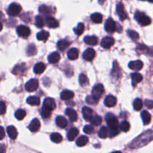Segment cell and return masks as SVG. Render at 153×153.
I'll use <instances>...</instances> for the list:
<instances>
[{
	"instance_id": "1",
	"label": "cell",
	"mask_w": 153,
	"mask_h": 153,
	"mask_svg": "<svg viewBox=\"0 0 153 153\" xmlns=\"http://www.w3.org/2000/svg\"><path fill=\"white\" fill-rule=\"evenodd\" d=\"M153 140V131L147 130L136 137L129 145L131 149H139L147 145Z\"/></svg>"
},
{
	"instance_id": "2",
	"label": "cell",
	"mask_w": 153,
	"mask_h": 153,
	"mask_svg": "<svg viewBox=\"0 0 153 153\" xmlns=\"http://www.w3.org/2000/svg\"><path fill=\"white\" fill-rule=\"evenodd\" d=\"M134 19L138 22L142 26H146L151 23V19L148 16H146L144 13L140 11H137L134 13Z\"/></svg>"
},
{
	"instance_id": "3",
	"label": "cell",
	"mask_w": 153,
	"mask_h": 153,
	"mask_svg": "<svg viewBox=\"0 0 153 153\" xmlns=\"http://www.w3.org/2000/svg\"><path fill=\"white\" fill-rule=\"evenodd\" d=\"M105 120L108 126L109 129H118V120L114 114L108 113L105 116Z\"/></svg>"
},
{
	"instance_id": "4",
	"label": "cell",
	"mask_w": 153,
	"mask_h": 153,
	"mask_svg": "<svg viewBox=\"0 0 153 153\" xmlns=\"http://www.w3.org/2000/svg\"><path fill=\"white\" fill-rule=\"evenodd\" d=\"M22 10V7L19 5V4H16V3H12L9 5L8 8H7V13H8L9 16H16L19 14V13Z\"/></svg>"
},
{
	"instance_id": "5",
	"label": "cell",
	"mask_w": 153,
	"mask_h": 153,
	"mask_svg": "<svg viewBox=\"0 0 153 153\" xmlns=\"http://www.w3.org/2000/svg\"><path fill=\"white\" fill-rule=\"evenodd\" d=\"M103 92H104V87H103V85L102 84H98V85L94 86V88H93L92 96L98 101L101 98Z\"/></svg>"
},
{
	"instance_id": "6",
	"label": "cell",
	"mask_w": 153,
	"mask_h": 153,
	"mask_svg": "<svg viewBox=\"0 0 153 153\" xmlns=\"http://www.w3.org/2000/svg\"><path fill=\"white\" fill-rule=\"evenodd\" d=\"M39 85L38 80L36 79H32L31 80L28 81L26 84H25V90L28 92H34L37 89Z\"/></svg>"
},
{
	"instance_id": "7",
	"label": "cell",
	"mask_w": 153,
	"mask_h": 153,
	"mask_svg": "<svg viewBox=\"0 0 153 153\" xmlns=\"http://www.w3.org/2000/svg\"><path fill=\"white\" fill-rule=\"evenodd\" d=\"M105 29L107 32L110 33V34L114 32L117 30V24L112 18H108L106 20L105 25Z\"/></svg>"
},
{
	"instance_id": "8",
	"label": "cell",
	"mask_w": 153,
	"mask_h": 153,
	"mask_svg": "<svg viewBox=\"0 0 153 153\" xmlns=\"http://www.w3.org/2000/svg\"><path fill=\"white\" fill-rule=\"evenodd\" d=\"M16 32L19 37L25 38L30 35L31 31H30V28L25 25H19L16 28Z\"/></svg>"
},
{
	"instance_id": "9",
	"label": "cell",
	"mask_w": 153,
	"mask_h": 153,
	"mask_svg": "<svg viewBox=\"0 0 153 153\" xmlns=\"http://www.w3.org/2000/svg\"><path fill=\"white\" fill-rule=\"evenodd\" d=\"M117 13L118 16H119L120 19L121 20H125V19H126L128 18V14L125 11L123 4L121 2L118 3L117 5Z\"/></svg>"
},
{
	"instance_id": "10",
	"label": "cell",
	"mask_w": 153,
	"mask_h": 153,
	"mask_svg": "<svg viewBox=\"0 0 153 153\" xmlns=\"http://www.w3.org/2000/svg\"><path fill=\"white\" fill-rule=\"evenodd\" d=\"M111 76L115 80H117V79H120L121 76V70L120 68L119 67V64H117V61H114V62L113 65V69L111 70Z\"/></svg>"
},
{
	"instance_id": "11",
	"label": "cell",
	"mask_w": 153,
	"mask_h": 153,
	"mask_svg": "<svg viewBox=\"0 0 153 153\" xmlns=\"http://www.w3.org/2000/svg\"><path fill=\"white\" fill-rule=\"evenodd\" d=\"M114 44V39L111 37H105L102 40L101 46L104 49H109Z\"/></svg>"
},
{
	"instance_id": "12",
	"label": "cell",
	"mask_w": 153,
	"mask_h": 153,
	"mask_svg": "<svg viewBox=\"0 0 153 153\" xmlns=\"http://www.w3.org/2000/svg\"><path fill=\"white\" fill-rule=\"evenodd\" d=\"M143 67V64L141 61L140 60H137V61H131L128 64V67H129L131 70H134V71H139V70H141Z\"/></svg>"
},
{
	"instance_id": "13",
	"label": "cell",
	"mask_w": 153,
	"mask_h": 153,
	"mask_svg": "<svg viewBox=\"0 0 153 153\" xmlns=\"http://www.w3.org/2000/svg\"><path fill=\"white\" fill-rule=\"evenodd\" d=\"M117 102V98L114 96L108 95L105 97V99L104 103L107 107L111 108L116 105Z\"/></svg>"
},
{
	"instance_id": "14",
	"label": "cell",
	"mask_w": 153,
	"mask_h": 153,
	"mask_svg": "<svg viewBox=\"0 0 153 153\" xmlns=\"http://www.w3.org/2000/svg\"><path fill=\"white\" fill-rule=\"evenodd\" d=\"M96 52L94 51V49H93L92 48H89V49H86V50L83 53V58L86 61H91V60L94 59V58L95 57Z\"/></svg>"
},
{
	"instance_id": "15",
	"label": "cell",
	"mask_w": 153,
	"mask_h": 153,
	"mask_svg": "<svg viewBox=\"0 0 153 153\" xmlns=\"http://www.w3.org/2000/svg\"><path fill=\"white\" fill-rule=\"evenodd\" d=\"M40 128V123L38 119H34L30 123L28 128L30 129V131H32V132H37L39 131Z\"/></svg>"
},
{
	"instance_id": "16",
	"label": "cell",
	"mask_w": 153,
	"mask_h": 153,
	"mask_svg": "<svg viewBox=\"0 0 153 153\" xmlns=\"http://www.w3.org/2000/svg\"><path fill=\"white\" fill-rule=\"evenodd\" d=\"M26 70V66H25V64H18V65H16L14 67H13V70H12V73L15 75H21L23 74L24 72Z\"/></svg>"
},
{
	"instance_id": "17",
	"label": "cell",
	"mask_w": 153,
	"mask_h": 153,
	"mask_svg": "<svg viewBox=\"0 0 153 153\" xmlns=\"http://www.w3.org/2000/svg\"><path fill=\"white\" fill-rule=\"evenodd\" d=\"M46 23L48 27L49 28H57L59 25V22L56 19H55L52 16H47L46 19Z\"/></svg>"
},
{
	"instance_id": "18",
	"label": "cell",
	"mask_w": 153,
	"mask_h": 153,
	"mask_svg": "<svg viewBox=\"0 0 153 153\" xmlns=\"http://www.w3.org/2000/svg\"><path fill=\"white\" fill-rule=\"evenodd\" d=\"M65 113L66 115L68 117L69 119H70V121H72V122H76L78 120V114L74 109L67 108V110H66Z\"/></svg>"
},
{
	"instance_id": "19",
	"label": "cell",
	"mask_w": 153,
	"mask_h": 153,
	"mask_svg": "<svg viewBox=\"0 0 153 153\" xmlns=\"http://www.w3.org/2000/svg\"><path fill=\"white\" fill-rule=\"evenodd\" d=\"M82 114H83L84 118L87 121H91V120L94 117L93 116V110L88 107H84L82 108Z\"/></svg>"
},
{
	"instance_id": "20",
	"label": "cell",
	"mask_w": 153,
	"mask_h": 153,
	"mask_svg": "<svg viewBox=\"0 0 153 153\" xmlns=\"http://www.w3.org/2000/svg\"><path fill=\"white\" fill-rule=\"evenodd\" d=\"M43 106L52 111L56 107V103L52 98H46L43 101Z\"/></svg>"
},
{
	"instance_id": "21",
	"label": "cell",
	"mask_w": 153,
	"mask_h": 153,
	"mask_svg": "<svg viewBox=\"0 0 153 153\" xmlns=\"http://www.w3.org/2000/svg\"><path fill=\"white\" fill-rule=\"evenodd\" d=\"M84 41L88 45L95 46L98 43V38L96 36H86L84 38Z\"/></svg>"
},
{
	"instance_id": "22",
	"label": "cell",
	"mask_w": 153,
	"mask_h": 153,
	"mask_svg": "<svg viewBox=\"0 0 153 153\" xmlns=\"http://www.w3.org/2000/svg\"><path fill=\"white\" fill-rule=\"evenodd\" d=\"M7 134H8L9 137H10V139H12V140H14V139H16V137H17V130H16V128H15L14 126H10L7 127Z\"/></svg>"
},
{
	"instance_id": "23",
	"label": "cell",
	"mask_w": 153,
	"mask_h": 153,
	"mask_svg": "<svg viewBox=\"0 0 153 153\" xmlns=\"http://www.w3.org/2000/svg\"><path fill=\"white\" fill-rule=\"evenodd\" d=\"M57 126L60 128H65L67 125V120L63 116H58L55 120Z\"/></svg>"
},
{
	"instance_id": "24",
	"label": "cell",
	"mask_w": 153,
	"mask_h": 153,
	"mask_svg": "<svg viewBox=\"0 0 153 153\" xmlns=\"http://www.w3.org/2000/svg\"><path fill=\"white\" fill-rule=\"evenodd\" d=\"M67 57H68L69 59L70 60H76L79 57V50L76 48H72L67 52Z\"/></svg>"
},
{
	"instance_id": "25",
	"label": "cell",
	"mask_w": 153,
	"mask_h": 153,
	"mask_svg": "<svg viewBox=\"0 0 153 153\" xmlns=\"http://www.w3.org/2000/svg\"><path fill=\"white\" fill-rule=\"evenodd\" d=\"M74 97V94L73 91H69V90H65L62 91L61 94V98L63 100H70Z\"/></svg>"
},
{
	"instance_id": "26",
	"label": "cell",
	"mask_w": 153,
	"mask_h": 153,
	"mask_svg": "<svg viewBox=\"0 0 153 153\" xmlns=\"http://www.w3.org/2000/svg\"><path fill=\"white\" fill-rule=\"evenodd\" d=\"M60 60V54L57 52H54L51 53L48 57V61L51 64H56Z\"/></svg>"
},
{
	"instance_id": "27",
	"label": "cell",
	"mask_w": 153,
	"mask_h": 153,
	"mask_svg": "<svg viewBox=\"0 0 153 153\" xmlns=\"http://www.w3.org/2000/svg\"><path fill=\"white\" fill-rule=\"evenodd\" d=\"M46 70V65L43 63H37L34 67V72L36 74H41Z\"/></svg>"
},
{
	"instance_id": "28",
	"label": "cell",
	"mask_w": 153,
	"mask_h": 153,
	"mask_svg": "<svg viewBox=\"0 0 153 153\" xmlns=\"http://www.w3.org/2000/svg\"><path fill=\"white\" fill-rule=\"evenodd\" d=\"M140 116H141L142 120H143L144 125H148V124L151 122V115L147 111H143L141 112Z\"/></svg>"
},
{
	"instance_id": "29",
	"label": "cell",
	"mask_w": 153,
	"mask_h": 153,
	"mask_svg": "<svg viewBox=\"0 0 153 153\" xmlns=\"http://www.w3.org/2000/svg\"><path fill=\"white\" fill-rule=\"evenodd\" d=\"M78 134H79V129L76 128H73L67 132V138L70 141H73Z\"/></svg>"
},
{
	"instance_id": "30",
	"label": "cell",
	"mask_w": 153,
	"mask_h": 153,
	"mask_svg": "<svg viewBox=\"0 0 153 153\" xmlns=\"http://www.w3.org/2000/svg\"><path fill=\"white\" fill-rule=\"evenodd\" d=\"M131 80H132L133 86H135L137 84L140 83L143 80V76L140 73H132L131 74Z\"/></svg>"
},
{
	"instance_id": "31",
	"label": "cell",
	"mask_w": 153,
	"mask_h": 153,
	"mask_svg": "<svg viewBox=\"0 0 153 153\" xmlns=\"http://www.w3.org/2000/svg\"><path fill=\"white\" fill-rule=\"evenodd\" d=\"M39 12L43 15L48 16V15H49L52 13V9H51V7H48V6L45 5V4H42V5L39 7Z\"/></svg>"
},
{
	"instance_id": "32",
	"label": "cell",
	"mask_w": 153,
	"mask_h": 153,
	"mask_svg": "<svg viewBox=\"0 0 153 153\" xmlns=\"http://www.w3.org/2000/svg\"><path fill=\"white\" fill-rule=\"evenodd\" d=\"M69 46H70V42L67 40H59V41L58 42V44H57V46H58V49L61 51L65 50Z\"/></svg>"
},
{
	"instance_id": "33",
	"label": "cell",
	"mask_w": 153,
	"mask_h": 153,
	"mask_svg": "<svg viewBox=\"0 0 153 153\" xmlns=\"http://www.w3.org/2000/svg\"><path fill=\"white\" fill-rule=\"evenodd\" d=\"M27 103L31 105H39L40 103V100L38 97H29L27 99Z\"/></svg>"
},
{
	"instance_id": "34",
	"label": "cell",
	"mask_w": 153,
	"mask_h": 153,
	"mask_svg": "<svg viewBox=\"0 0 153 153\" xmlns=\"http://www.w3.org/2000/svg\"><path fill=\"white\" fill-rule=\"evenodd\" d=\"M89 140L87 136H81L76 140V145L78 146H84L88 143Z\"/></svg>"
},
{
	"instance_id": "35",
	"label": "cell",
	"mask_w": 153,
	"mask_h": 153,
	"mask_svg": "<svg viewBox=\"0 0 153 153\" xmlns=\"http://www.w3.org/2000/svg\"><path fill=\"white\" fill-rule=\"evenodd\" d=\"M49 37V32L46 31H41L40 32L37 33V38L38 40H41V41H45L47 40Z\"/></svg>"
},
{
	"instance_id": "36",
	"label": "cell",
	"mask_w": 153,
	"mask_h": 153,
	"mask_svg": "<svg viewBox=\"0 0 153 153\" xmlns=\"http://www.w3.org/2000/svg\"><path fill=\"white\" fill-rule=\"evenodd\" d=\"M91 19L95 23H101L102 21V15L100 13H94L91 15Z\"/></svg>"
},
{
	"instance_id": "37",
	"label": "cell",
	"mask_w": 153,
	"mask_h": 153,
	"mask_svg": "<svg viewBox=\"0 0 153 153\" xmlns=\"http://www.w3.org/2000/svg\"><path fill=\"white\" fill-rule=\"evenodd\" d=\"M84 30H85V25H84V23H82V22H79V23L78 24L77 26H76V28H74L73 31H74L75 34H76V35L79 36L83 33Z\"/></svg>"
},
{
	"instance_id": "38",
	"label": "cell",
	"mask_w": 153,
	"mask_h": 153,
	"mask_svg": "<svg viewBox=\"0 0 153 153\" xmlns=\"http://www.w3.org/2000/svg\"><path fill=\"white\" fill-rule=\"evenodd\" d=\"M50 138L52 142L56 143H61V142L62 141V139H63L62 136H61L60 134H58V133H52L50 136Z\"/></svg>"
},
{
	"instance_id": "39",
	"label": "cell",
	"mask_w": 153,
	"mask_h": 153,
	"mask_svg": "<svg viewBox=\"0 0 153 153\" xmlns=\"http://www.w3.org/2000/svg\"><path fill=\"white\" fill-rule=\"evenodd\" d=\"M133 107L135 111H140L143 108V102L140 99L137 98L134 100V102H133Z\"/></svg>"
},
{
	"instance_id": "40",
	"label": "cell",
	"mask_w": 153,
	"mask_h": 153,
	"mask_svg": "<svg viewBox=\"0 0 153 153\" xmlns=\"http://www.w3.org/2000/svg\"><path fill=\"white\" fill-rule=\"evenodd\" d=\"M37 53V48L34 44H31L27 47L26 49V54L28 56H32Z\"/></svg>"
},
{
	"instance_id": "41",
	"label": "cell",
	"mask_w": 153,
	"mask_h": 153,
	"mask_svg": "<svg viewBox=\"0 0 153 153\" xmlns=\"http://www.w3.org/2000/svg\"><path fill=\"white\" fill-rule=\"evenodd\" d=\"M51 114H52V110H51V109L43 106V108H42L41 109L42 117L44 118V119H46V118H49V117L51 116Z\"/></svg>"
},
{
	"instance_id": "42",
	"label": "cell",
	"mask_w": 153,
	"mask_h": 153,
	"mask_svg": "<svg viewBox=\"0 0 153 153\" xmlns=\"http://www.w3.org/2000/svg\"><path fill=\"white\" fill-rule=\"evenodd\" d=\"M108 136V129L105 126H102L99 131V137L100 138H106Z\"/></svg>"
},
{
	"instance_id": "43",
	"label": "cell",
	"mask_w": 153,
	"mask_h": 153,
	"mask_svg": "<svg viewBox=\"0 0 153 153\" xmlns=\"http://www.w3.org/2000/svg\"><path fill=\"white\" fill-rule=\"evenodd\" d=\"M26 115V112L22 109H19L15 112V117L18 120H22L24 119V117Z\"/></svg>"
},
{
	"instance_id": "44",
	"label": "cell",
	"mask_w": 153,
	"mask_h": 153,
	"mask_svg": "<svg viewBox=\"0 0 153 153\" xmlns=\"http://www.w3.org/2000/svg\"><path fill=\"white\" fill-rule=\"evenodd\" d=\"M79 84H80L81 86H85L88 84V79L85 74H80L79 78Z\"/></svg>"
},
{
	"instance_id": "45",
	"label": "cell",
	"mask_w": 153,
	"mask_h": 153,
	"mask_svg": "<svg viewBox=\"0 0 153 153\" xmlns=\"http://www.w3.org/2000/svg\"><path fill=\"white\" fill-rule=\"evenodd\" d=\"M35 25L38 28H42L44 25V20L43 17L40 16H37L35 18Z\"/></svg>"
},
{
	"instance_id": "46",
	"label": "cell",
	"mask_w": 153,
	"mask_h": 153,
	"mask_svg": "<svg viewBox=\"0 0 153 153\" xmlns=\"http://www.w3.org/2000/svg\"><path fill=\"white\" fill-rule=\"evenodd\" d=\"M128 33V35L130 38L132 39L133 40H137L139 39V34H137V32H136L135 31H133V30H128L127 31Z\"/></svg>"
},
{
	"instance_id": "47",
	"label": "cell",
	"mask_w": 153,
	"mask_h": 153,
	"mask_svg": "<svg viewBox=\"0 0 153 153\" xmlns=\"http://www.w3.org/2000/svg\"><path fill=\"white\" fill-rule=\"evenodd\" d=\"M102 118L100 116H95L93 117L92 119L91 120V123H92V125L94 126H100L102 123Z\"/></svg>"
},
{
	"instance_id": "48",
	"label": "cell",
	"mask_w": 153,
	"mask_h": 153,
	"mask_svg": "<svg viewBox=\"0 0 153 153\" xmlns=\"http://www.w3.org/2000/svg\"><path fill=\"white\" fill-rule=\"evenodd\" d=\"M120 128L124 132H127L130 129V124L128 121H123L120 125Z\"/></svg>"
},
{
	"instance_id": "49",
	"label": "cell",
	"mask_w": 153,
	"mask_h": 153,
	"mask_svg": "<svg viewBox=\"0 0 153 153\" xmlns=\"http://www.w3.org/2000/svg\"><path fill=\"white\" fill-rule=\"evenodd\" d=\"M94 131V128L93 127V126L91 125H87L84 127V132L86 133V134H92Z\"/></svg>"
},
{
	"instance_id": "50",
	"label": "cell",
	"mask_w": 153,
	"mask_h": 153,
	"mask_svg": "<svg viewBox=\"0 0 153 153\" xmlns=\"http://www.w3.org/2000/svg\"><path fill=\"white\" fill-rule=\"evenodd\" d=\"M85 101H86V102L89 105H94L98 102L94 97H93V96H88V97H87Z\"/></svg>"
},
{
	"instance_id": "51",
	"label": "cell",
	"mask_w": 153,
	"mask_h": 153,
	"mask_svg": "<svg viewBox=\"0 0 153 153\" xmlns=\"http://www.w3.org/2000/svg\"><path fill=\"white\" fill-rule=\"evenodd\" d=\"M6 111V105L3 101H0V115H2Z\"/></svg>"
},
{
	"instance_id": "52",
	"label": "cell",
	"mask_w": 153,
	"mask_h": 153,
	"mask_svg": "<svg viewBox=\"0 0 153 153\" xmlns=\"http://www.w3.org/2000/svg\"><path fill=\"white\" fill-rule=\"evenodd\" d=\"M119 134V130L118 129H109L108 130V135L111 137H115L116 135Z\"/></svg>"
},
{
	"instance_id": "53",
	"label": "cell",
	"mask_w": 153,
	"mask_h": 153,
	"mask_svg": "<svg viewBox=\"0 0 153 153\" xmlns=\"http://www.w3.org/2000/svg\"><path fill=\"white\" fill-rule=\"evenodd\" d=\"M144 103H145V105H146L149 109L153 108V100H145Z\"/></svg>"
},
{
	"instance_id": "54",
	"label": "cell",
	"mask_w": 153,
	"mask_h": 153,
	"mask_svg": "<svg viewBox=\"0 0 153 153\" xmlns=\"http://www.w3.org/2000/svg\"><path fill=\"white\" fill-rule=\"evenodd\" d=\"M5 133H4V129L2 126H0V140H2L4 137Z\"/></svg>"
},
{
	"instance_id": "55",
	"label": "cell",
	"mask_w": 153,
	"mask_h": 153,
	"mask_svg": "<svg viewBox=\"0 0 153 153\" xmlns=\"http://www.w3.org/2000/svg\"><path fill=\"white\" fill-rule=\"evenodd\" d=\"M5 152V146L3 144L0 145V152Z\"/></svg>"
},
{
	"instance_id": "56",
	"label": "cell",
	"mask_w": 153,
	"mask_h": 153,
	"mask_svg": "<svg viewBox=\"0 0 153 153\" xmlns=\"http://www.w3.org/2000/svg\"><path fill=\"white\" fill-rule=\"evenodd\" d=\"M1 29H2V23H1V22L0 21V31H1Z\"/></svg>"
},
{
	"instance_id": "57",
	"label": "cell",
	"mask_w": 153,
	"mask_h": 153,
	"mask_svg": "<svg viewBox=\"0 0 153 153\" xmlns=\"http://www.w3.org/2000/svg\"><path fill=\"white\" fill-rule=\"evenodd\" d=\"M1 18H4V17H3L2 13H1V12H0V19H1Z\"/></svg>"
},
{
	"instance_id": "58",
	"label": "cell",
	"mask_w": 153,
	"mask_h": 153,
	"mask_svg": "<svg viewBox=\"0 0 153 153\" xmlns=\"http://www.w3.org/2000/svg\"><path fill=\"white\" fill-rule=\"evenodd\" d=\"M148 1H149V2H151V3H153V0H148Z\"/></svg>"
},
{
	"instance_id": "59",
	"label": "cell",
	"mask_w": 153,
	"mask_h": 153,
	"mask_svg": "<svg viewBox=\"0 0 153 153\" xmlns=\"http://www.w3.org/2000/svg\"><path fill=\"white\" fill-rule=\"evenodd\" d=\"M142 1H143V0H142Z\"/></svg>"
}]
</instances>
